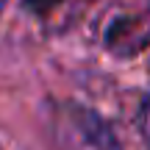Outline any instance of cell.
I'll use <instances>...</instances> for the list:
<instances>
[{"label": "cell", "mask_w": 150, "mask_h": 150, "mask_svg": "<svg viewBox=\"0 0 150 150\" xmlns=\"http://www.w3.org/2000/svg\"><path fill=\"white\" fill-rule=\"evenodd\" d=\"M61 139L67 150H117L114 136L95 114H72L61 120Z\"/></svg>", "instance_id": "1"}, {"label": "cell", "mask_w": 150, "mask_h": 150, "mask_svg": "<svg viewBox=\"0 0 150 150\" xmlns=\"http://www.w3.org/2000/svg\"><path fill=\"white\" fill-rule=\"evenodd\" d=\"M139 128H142V136L150 145V89H147L145 100H142V108H139Z\"/></svg>", "instance_id": "2"}, {"label": "cell", "mask_w": 150, "mask_h": 150, "mask_svg": "<svg viewBox=\"0 0 150 150\" xmlns=\"http://www.w3.org/2000/svg\"><path fill=\"white\" fill-rule=\"evenodd\" d=\"M3 6H6V0H0V8H3Z\"/></svg>", "instance_id": "3"}]
</instances>
